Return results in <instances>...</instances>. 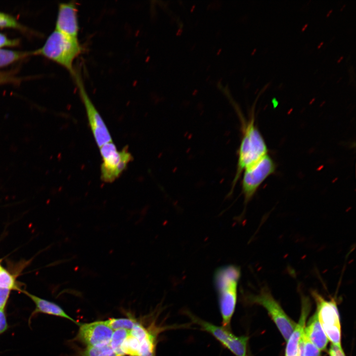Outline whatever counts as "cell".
<instances>
[{
    "mask_svg": "<svg viewBox=\"0 0 356 356\" xmlns=\"http://www.w3.org/2000/svg\"><path fill=\"white\" fill-rule=\"evenodd\" d=\"M55 30L68 36L78 38L79 26L78 9L75 2L59 4Z\"/></svg>",
    "mask_w": 356,
    "mask_h": 356,
    "instance_id": "8fae6325",
    "label": "cell"
},
{
    "mask_svg": "<svg viewBox=\"0 0 356 356\" xmlns=\"http://www.w3.org/2000/svg\"><path fill=\"white\" fill-rule=\"evenodd\" d=\"M312 295L316 303L319 321L328 339L332 344L342 348L341 326L335 302L325 300L316 291H312Z\"/></svg>",
    "mask_w": 356,
    "mask_h": 356,
    "instance_id": "8992f818",
    "label": "cell"
},
{
    "mask_svg": "<svg viewBox=\"0 0 356 356\" xmlns=\"http://www.w3.org/2000/svg\"><path fill=\"white\" fill-rule=\"evenodd\" d=\"M331 11H332V10H330V11H329V13L327 15V16H328V15H329V14L331 12Z\"/></svg>",
    "mask_w": 356,
    "mask_h": 356,
    "instance_id": "1f68e13d",
    "label": "cell"
},
{
    "mask_svg": "<svg viewBox=\"0 0 356 356\" xmlns=\"http://www.w3.org/2000/svg\"><path fill=\"white\" fill-rule=\"evenodd\" d=\"M78 38L65 35L55 30L44 45L33 51V55H42L65 68L73 77L76 72L74 62L82 51Z\"/></svg>",
    "mask_w": 356,
    "mask_h": 356,
    "instance_id": "3957f363",
    "label": "cell"
},
{
    "mask_svg": "<svg viewBox=\"0 0 356 356\" xmlns=\"http://www.w3.org/2000/svg\"><path fill=\"white\" fill-rule=\"evenodd\" d=\"M268 154L265 140L256 126L253 116L248 121L242 122V137L238 150L237 168L232 188L243 172Z\"/></svg>",
    "mask_w": 356,
    "mask_h": 356,
    "instance_id": "6da1fadb",
    "label": "cell"
},
{
    "mask_svg": "<svg viewBox=\"0 0 356 356\" xmlns=\"http://www.w3.org/2000/svg\"><path fill=\"white\" fill-rule=\"evenodd\" d=\"M124 355L119 354L114 352H113L112 353L106 355L105 356H124Z\"/></svg>",
    "mask_w": 356,
    "mask_h": 356,
    "instance_id": "4316f807",
    "label": "cell"
},
{
    "mask_svg": "<svg viewBox=\"0 0 356 356\" xmlns=\"http://www.w3.org/2000/svg\"><path fill=\"white\" fill-rule=\"evenodd\" d=\"M323 43L322 42L321 44H320L318 46V48L320 47V46Z\"/></svg>",
    "mask_w": 356,
    "mask_h": 356,
    "instance_id": "4dcf8cb0",
    "label": "cell"
},
{
    "mask_svg": "<svg viewBox=\"0 0 356 356\" xmlns=\"http://www.w3.org/2000/svg\"><path fill=\"white\" fill-rule=\"evenodd\" d=\"M130 334V330L124 329L113 331L109 344L114 352L124 355L121 351V347L124 341Z\"/></svg>",
    "mask_w": 356,
    "mask_h": 356,
    "instance_id": "e0dca14e",
    "label": "cell"
},
{
    "mask_svg": "<svg viewBox=\"0 0 356 356\" xmlns=\"http://www.w3.org/2000/svg\"><path fill=\"white\" fill-rule=\"evenodd\" d=\"M303 356H320V351L303 334Z\"/></svg>",
    "mask_w": 356,
    "mask_h": 356,
    "instance_id": "603a6c76",
    "label": "cell"
},
{
    "mask_svg": "<svg viewBox=\"0 0 356 356\" xmlns=\"http://www.w3.org/2000/svg\"><path fill=\"white\" fill-rule=\"evenodd\" d=\"M103 321L113 331L120 329L131 331L135 323L134 320L126 318H113Z\"/></svg>",
    "mask_w": 356,
    "mask_h": 356,
    "instance_id": "ac0fdd59",
    "label": "cell"
},
{
    "mask_svg": "<svg viewBox=\"0 0 356 356\" xmlns=\"http://www.w3.org/2000/svg\"><path fill=\"white\" fill-rule=\"evenodd\" d=\"M8 327L4 310H0V334L4 332Z\"/></svg>",
    "mask_w": 356,
    "mask_h": 356,
    "instance_id": "484cf974",
    "label": "cell"
},
{
    "mask_svg": "<svg viewBox=\"0 0 356 356\" xmlns=\"http://www.w3.org/2000/svg\"><path fill=\"white\" fill-rule=\"evenodd\" d=\"M0 28H11L24 31L26 30L13 16L0 12Z\"/></svg>",
    "mask_w": 356,
    "mask_h": 356,
    "instance_id": "d6986e66",
    "label": "cell"
},
{
    "mask_svg": "<svg viewBox=\"0 0 356 356\" xmlns=\"http://www.w3.org/2000/svg\"><path fill=\"white\" fill-rule=\"evenodd\" d=\"M31 55H33V51L23 52L0 48V68L7 66Z\"/></svg>",
    "mask_w": 356,
    "mask_h": 356,
    "instance_id": "9a60e30c",
    "label": "cell"
},
{
    "mask_svg": "<svg viewBox=\"0 0 356 356\" xmlns=\"http://www.w3.org/2000/svg\"><path fill=\"white\" fill-rule=\"evenodd\" d=\"M342 58H343V57H341V58L339 59V60L338 61V62H339V61H340Z\"/></svg>",
    "mask_w": 356,
    "mask_h": 356,
    "instance_id": "d6a6232c",
    "label": "cell"
},
{
    "mask_svg": "<svg viewBox=\"0 0 356 356\" xmlns=\"http://www.w3.org/2000/svg\"><path fill=\"white\" fill-rule=\"evenodd\" d=\"M121 349L124 355L139 356L140 342L130 334L122 343Z\"/></svg>",
    "mask_w": 356,
    "mask_h": 356,
    "instance_id": "2e32d148",
    "label": "cell"
},
{
    "mask_svg": "<svg viewBox=\"0 0 356 356\" xmlns=\"http://www.w3.org/2000/svg\"><path fill=\"white\" fill-rule=\"evenodd\" d=\"M310 304L308 300H303L301 316L298 323L287 340L285 356H297L299 344L304 334L305 322L308 316Z\"/></svg>",
    "mask_w": 356,
    "mask_h": 356,
    "instance_id": "7c38bea8",
    "label": "cell"
},
{
    "mask_svg": "<svg viewBox=\"0 0 356 356\" xmlns=\"http://www.w3.org/2000/svg\"><path fill=\"white\" fill-rule=\"evenodd\" d=\"M4 269L2 266L0 264V273Z\"/></svg>",
    "mask_w": 356,
    "mask_h": 356,
    "instance_id": "f1b7e54d",
    "label": "cell"
},
{
    "mask_svg": "<svg viewBox=\"0 0 356 356\" xmlns=\"http://www.w3.org/2000/svg\"><path fill=\"white\" fill-rule=\"evenodd\" d=\"M276 165L267 154L243 172L242 192L247 203L253 197L263 182L275 171Z\"/></svg>",
    "mask_w": 356,
    "mask_h": 356,
    "instance_id": "5b68a950",
    "label": "cell"
},
{
    "mask_svg": "<svg viewBox=\"0 0 356 356\" xmlns=\"http://www.w3.org/2000/svg\"><path fill=\"white\" fill-rule=\"evenodd\" d=\"M102 162L101 165V178L105 182H112L126 169L133 159L127 147L118 151L111 141L99 147Z\"/></svg>",
    "mask_w": 356,
    "mask_h": 356,
    "instance_id": "277c9868",
    "label": "cell"
},
{
    "mask_svg": "<svg viewBox=\"0 0 356 356\" xmlns=\"http://www.w3.org/2000/svg\"><path fill=\"white\" fill-rule=\"evenodd\" d=\"M248 298L252 303L261 305L267 309L283 338L287 341L297 324L285 313L269 291L263 289L259 294Z\"/></svg>",
    "mask_w": 356,
    "mask_h": 356,
    "instance_id": "9c48e42d",
    "label": "cell"
},
{
    "mask_svg": "<svg viewBox=\"0 0 356 356\" xmlns=\"http://www.w3.org/2000/svg\"><path fill=\"white\" fill-rule=\"evenodd\" d=\"M113 332L103 321H97L81 325L77 337L88 346H101L110 343Z\"/></svg>",
    "mask_w": 356,
    "mask_h": 356,
    "instance_id": "30bf717a",
    "label": "cell"
},
{
    "mask_svg": "<svg viewBox=\"0 0 356 356\" xmlns=\"http://www.w3.org/2000/svg\"><path fill=\"white\" fill-rule=\"evenodd\" d=\"M10 290L0 288V310H4L7 302Z\"/></svg>",
    "mask_w": 356,
    "mask_h": 356,
    "instance_id": "d4e9b609",
    "label": "cell"
},
{
    "mask_svg": "<svg viewBox=\"0 0 356 356\" xmlns=\"http://www.w3.org/2000/svg\"><path fill=\"white\" fill-rule=\"evenodd\" d=\"M113 352L109 343L101 346H88L82 356H105Z\"/></svg>",
    "mask_w": 356,
    "mask_h": 356,
    "instance_id": "ffe728a7",
    "label": "cell"
},
{
    "mask_svg": "<svg viewBox=\"0 0 356 356\" xmlns=\"http://www.w3.org/2000/svg\"><path fill=\"white\" fill-rule=\"evenodd\" d=\"M307 26V24H306L305 26H304L302 30L303 31L306 28Z\"/></svg>",
    "mask_w": 356,
    "mask_h": 356,
    "instance_id": "f546056e",
    "label": "cell"
},
{
    "mask_svg": "<svg viewBox=\"0 0 356 356\" xmlns=\"http://www.w3.org/2000/svg\"><path fill=\"white\" fill-rule=\"evenodd\" d=\"M304 334L320 351L325 350L328 339L320 323L316 311L305 327Z\"/></svg>",
    "mask_w": 356,
    "mask_h": 356,
    "instance_id": "4fadbf2b",
    "label": "cell"
},
{
    "mask_svg": "<svg viewBox=\"0 0 356 356\" xmlns=\"http://www.w3.org/2000/svg\"><path fill=\"white\" fill-rule=\"evenodd\" d=\"M241 272L234 265L221 267L216 270L214 283L217 290L222 326L229 329L237 302V286Z\"/></svg>",
    "mask_w": 356,
    "mask_h": 356,
    "instance_id": "7a4b0ae2",
    "label": "cell"
},
{
    "mask_svg": "<svg viewBox=\"0 0 356 356\" xmlns=\"http://www.w3.org/2000/svg\"><path fill=\"white\" fill-rule=\"evenodd\" d=\"M5 78L4 77V75L0 74V83H1L5 80Z\"/></svg>",
    "mask_w": 356,
    "mask_h": 356,
    "instance_id": "83f0119b",
    "label": "cell"
},
{
    "mask_svg": "<svg viewBox=\"0 0 356 356\" xmlns=\"http://www.w3.org/2000/svg\"><path fill=\"white\" fill-rule=\"evenodd\" d=\"M192 321L200 326L201 328L212 335L225 348L236 356H248L247 347L249 338L246 336H236L229 329L223 326L215 325L205 321L190 314Z\"/></svg>",
    "mask_w": 356,
    "mask_h": 356,
    "instance_id": "ba28073f",
    "label": "cell"
},
{
    "mask_svg": "<svg viewBox=\"0 0 356 356\" xmlns=\"http://www.w3.org/2000/svg\"><path fill=\"white\" fill-rule=\"evenodd\" d=\"M130 334L137 339L140 343L154 335L141 324L136 322L130 331Z\"/></svg>",
    "mask_w": 356,
    "mask_h": 356,
    "instance_id": "7402d4cb",
    "label": "cell"
},
{
    "mask_svg": "<svg viewBox=\"0 0 356 356\" xmlns=\"http://www.w3.org/2000/svg\"><path fill=\"white\" fill-rule=\"evenodd\" d=\"M0 288L20 290L16 283L15 277L5 269L0 273Z\"/></svg>",
    "mask_w": 356,
    "mask_h": 356,
    "instance_id": "44dd1931",
    "label": "cell"
},
{
    "mask_svg": "<svg viewBox=\"0 0 356 356\" xmlns=\"http://www.w3.org/2000/svg\"><path fill=\"white\" fill-rule=\"evenodd\" d=\"M19 44V40L8 39L5 35L0 33V49L5 46H17Z\"/></svg>",
    "mask_w": 356,
    "mask_h": 356,
    "instance_id": "cb8c5ba5",
    "label": "cell"
},
{
    "mask_svg": "<svg viewBox=\"0 0 356 356\" xmlns=\"http://www.w3.org/2000/svg\"><path fill=\"white\" fill-rule=\"evenodd\" d=\"M73 77L80 98L85 107L92 134L97 146L100 147L104 144L112 141L109 130L89 96L80 76L78 73H75Z\"/></svg>",
    "mask_w": 356,
    "mask_h": 356,
    "instance_id": "52a82bcc",
    "label": "cell"
},
{
    "mask_svg": "<svg viewBox=\"0 0 356 356\" xmlns=\"http://www.w3.org/2000/svg\"><path fill=\"white\" fill-rule=\"evenodd\" d=\"M23 292L28 296L35 304L36 308L32 314V315L41 312L62 317L68 319L74 322H76L74 319L68 315L57 304L40 298L27 292L23 291Z\"/></svg>",
    "mask_w": 356,
    "mask_h": 356,
    "instance_id": "5bb4252c",
    "label": "cell"
}]
</instances>
